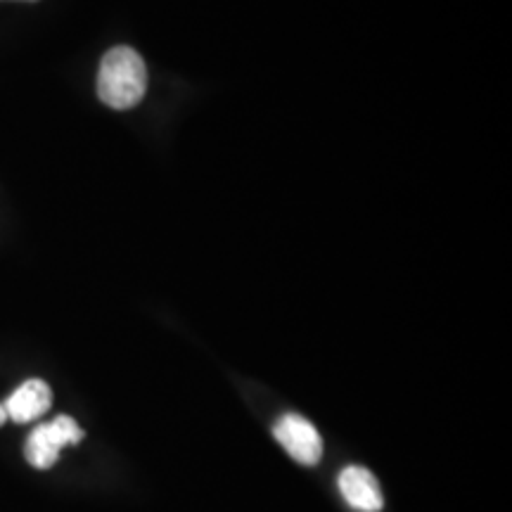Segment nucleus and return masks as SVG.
I'll use <instances>...</instances> for the list:
<instances>
[{
  "instance_id": "f257e3e1",
  "label": "nucleus",
  "mask_w": 512,
  "mask_h": 512,
  "mask_svg": "<svg viewBox=\"0 0 512 512\" xmlns=\"http://www.w3.org/2000/svg\"><path fill=\"white\" fill-rule=\"evenodd\" d=\"M147 93L143 57L128 46H117L102 57L98 72V98L112 110H131Z\"/></svg>"
},
{
  "instance_id": "39448f33",
  "label": "nucleus",
  "mask_w": 512,
  "mask_h": 512,
  "mask_svg": "<svg viewBox=\"0 0 512 512\" xmlns=\"http://www.w3.org/2000/svg\"><path fill=\"white\" fill-rule=\"evenodd\" d=\"M5 411H8V418L24 425V422L38 420L43 413L50 411L53 406V392L43 380H27L19 384L15 392L10 394V399L3 403Z\"/></svg>"
},
{
  "instance_id": "0eeeda50",
  "label": "nucleus",
  "mask_w": 512,
  "mask_h": 512,
  "mask_svg": "<svg viewBox=\"0 0 512 512\" xmlns=\"http://www.w3.org/2000/svg\"><path fill=\"white\" fill-rule=\"evenodd\" d=\"M29 3H34V0H29Z\"/></svg>"
},
{
  "instance_id": "f03ea898",
  "label": "nucleus",
  "mask_w": 512,
  "mask_h": 512,
  "mask_svg": "<svg viewBox=\"0 0 512 512\" xmlns=\"http://www.w3.org/2000/svg\"><path fill=\"white\" fill-rule=\"evenodd\" d=\"M83 439V430L76 425L74 418L69 415H57L53 422L38 425L29 434L27 446H24V456L36 470H48L57 463L60 451L64 446H74Z\"/></svg>"
},
{
  "instance_id": "20e7f679",
  "label": "nucleus",
  "mask_w": 512,
  "mask_h": 512,
  "mask_svg": "<svg viewBox=\"0 0 512 512\" xmlns=\"http://www.w3.org/2000/svg\"><path fill=\"white\" fill-rule=\"evenodd\" d=\"M339 491L351 508L361 512H380L384 505L382 489L375 475L366 467H347L339 475Z\"/></svg>"
},
{
  "instance_id": "7ed1b4c3",
  "label": "nucleus",
  "mask_w": 512,
  "mask_h": 512,
  "mask_svg": "<svg viewBox=\"0 0 512 512\" xmlns=\"http://www.w3.org/2000/svg\"><path fill=\"white\" fill-rule=\"evenodd\" d=\"M273 437L283 444L290 456L302 465H316L323 458V439L316 427L302 415L290 413L278 420L273 427Z\"/></svg>"
},
{
  "instance_id": "423d86ee",
  "label": "nucleus",
  "mask_w": 512,
  "mask_h": 512,
  "mask_svg": "<svg viewBox=\"0 0 512 512\" xmlns=\"http://www.w3.org/2000/svg\"><path fill=\"white\" fill-rule=\"evenodd\" d=\"M5 420H8V411H5V406H3V403H0V427L5 425Z\"/></svg>"
}]
</instances>
